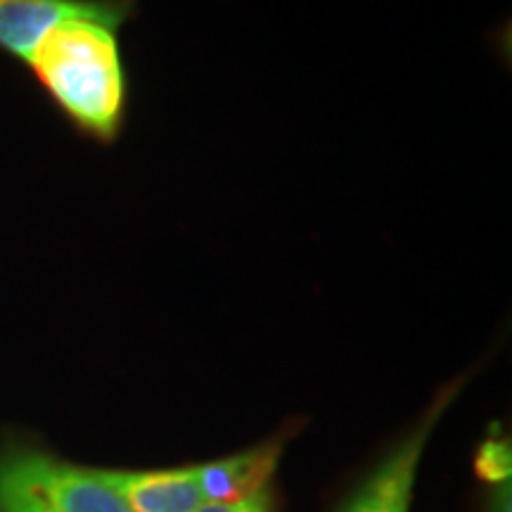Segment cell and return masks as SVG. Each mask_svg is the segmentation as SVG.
<instances>
[{"label": "cell", "instance_id": "ba28073f", "mask_svg": "<svg viewBox=\"0 0 512 512\" xmlns=\"http://www.w3.org/2000/svg\"><path fill=\"white\" fill-rule=\"evenodd\" d=\"M195 512H273L271 494L268 489L259 491V494L242 498V501L233 503H202Z\"/></svg>", "mask_w": 512, "mask_h": 512}, {"label": "cell", "instance_id": "6da1fadb", "mask_svg": "<svg viewBox=\"0 0 512 512\" xmlns=\"http://www.w3.org/2000/svg\"><path fill=\"white\" fill-rule=\"evenodd\" d=\"M124 19L74 17L41 38L27 69L76 136L110 147L124 133L131 107L119 31Z\"/></svg>", "mask_w": 512, "mask_h": 512}, {"label": "cell", "instance_id": "7a4b0ae2", "mask_svg": "<svg viewBox=\"0 0 512 512\" xmlns=\"http://www.w3.org/2000/svg\"><path fill=\"white\" fill-rule=\"evenodd\" d=\"M0 512H131L98 470L17 448L0 456Z\"/></svg>", "mask_w": 512, "mask_h": 512}, {"label": "cell", "instance_id": "52a82bcc", "mask_svg": "<svg viewBox=\"0 0 512 512\" xmlns=\"http://www.w3.org/2000/svg\"><path fill=\"white\" fill-rule=\"evenodd\" d=\"M475 470L479 479H484V482L508 484L512 475L510 439L498 437V434H491L489 439H484V444L477 451Z\"/></svg>", "mask_w": 512, "mask_h": 512}, {"label": "cell", "instance_id": "3957f363", "mask_svg": "<svg viewBox=\"0 0 512 512\" xmlns=\"http://www.w3.org/2000/svg\"><path fill=\"white\" fill-rule=\"evenodd\" d=\"M138 0H0V53L27 62L41 38L74 17H117L128 24Z\"/></svg>", "mask_w": 512, "mask_h": 512}, {"label": "cell", "instance_id": "8992f818", "mask_svg": "<svg viewBox=\"0 0 512 512\" xmlns=\"http://www.w3.org/2000/svg\"><path fill=\"white\" fill-rule=\"evenodd\" d=\"M280 453H283V441L273 439L252 451L197 465L204 501L233 503L268 489V479L278 467Z\"/></svg>", "mask_w": 512, "mask_h": 512}, {"label": "cell", "instance_id": "277c9868", "mask_svg": "<svg viewBox=\"0 0 512 512\" xmlns=\"http://www.w3.org/2000/svg\"><path fill=\"white\" fill-rule=\"evenodd\" d=\"M458 387L460 382L439 394V399L434 401V406L430 408V413L425 415V420L415 427L411 437L403 439L401 444L382 460V465L377 467L375 475L361 486V491L351 498L344 512H408V508H411L415 475H418V465L422 453H425L427 439H430L441 413L446 411L448 403H451L453 396L458 394Z\"/></svg>", "mask_w": 512, "mask_h": 512}, {"label": "cell", "instance_id": "5b68a950", "mask_svg": "<svg viewBox=\"0 0 512 512\" xmlns=\"http://www.w3.org/2000/svg\"><path fill=\"white\" fill-rule=\"evenodd\" d=\"M131 512H195L204 501L195 467L152 472L98 470Z\"/></svg>", "mask_w": 512, "mask_h": 512}]
</instances>
